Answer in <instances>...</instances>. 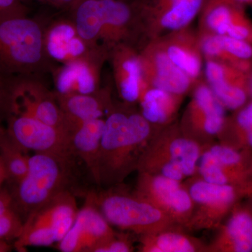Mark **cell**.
Listing matches in <instances>:
<instances>
[{"label": "cell", "mask_w": 252, "mask_h": 252, "mask_svg": "<svg viewBox=\"0 0 252 252\" xmlns=\"http://www.w3.org/2000/svg\"><path fill=\"white\" fill-rule=\"evenodd\" d=\"M131 106L114 104L105 119L94 182L99 187L122 185L137 171L140 158L158 130Z\"/></svg>", "instance_id": "cell-1"}, {"label": "cell", "mask_w": 252, "mask_h": 252, "mask_svg": "<svg viewBox=\"0 0 252 252\" xmlns=\"http://www.w3.org/2000/svg\"><path fill=\"white\" fill-rule=\"evenodd\" d=\"M44 28L28 15L0 18V71L11 77H44L54 63L46 52Z\"/></svg>", "instance_id": "cell-2"}, {"label": "cell", "mask_w": 252, "mask_h": 252, "mask_svg": "<svg viewBox=\"0 0 252 252\" xmlns=\"http://www.w3.org/2000/svg\"><path fill=\"white\" fill-rule=\"evenodd\" d=\"M72 11L81 37L109 51L120 44L135 46L141 37L132 1L81 0Z\"/></svg>", "instance_id": "cell-3"}, {"label": "cell", "mask_w": 252, "mask_h": 252, "mask_svg": "<svg viewBox=\"0 0 252 252\" xmlns=\"http://www.w3.org/2000/svg\"><path fill=\"white\" fill-rule=\"evenodd\" d=\"M74 161L48 153H35L29 158L26 176L16 185L8 186L23 220L59 194L74 191Z\"/></svg>", "instance_id": "cell-4"}, {"label": "cell", "mask_w": 252, "mask_h": 252, "mask_svg": "<svg viewBox=\"0 0 252 252\" xmlns=\"http://www.w3.org/2000/svg\"><path fill=\"white\" fill-rule=\"evenodd\" d=\"M203 149L184 135L175 122L156 131L140 158L137 172L184 182L196 175Z\"/></svg>", "instance_id": "cell-5"}, {"label": "cell", "mask_w": 252, "mask_h": 252, "mask_svg": "<svg viewBox=\"0 0 252 252\" xmlns=\"http://www.w3.org/2000/svg\"><path fill=\"white\" fill-rule=\"evenodd\" d=\"M86 195L112 226L139 236L180 227L157 207L132 192L117 189V186L98 192L89 191Z\"/></svg>", "instance_id": "cell-6"}, {"label": "cell", "mask_w": 252, "mask_h": 252, "mask_svg": "<svg viewBox=\"0 0 252 252\" xmlns=\"http://www.w3.org/2000/svg\"><path fill=\"white\" fill-rule=\"evenodd\" d=\"M79 210L74 191L59 194L26 217L14 248L25 252L30 247L57 245L72 226Z\"/></svg>", "instance_id": "cell-7"}, {"label": "cell", "mask_w": 252, "mask_h": 252, "mask_svg": "<svg viewBox=\"0 0 252 252\" xmlns=\"http://www.w3.org/2000/svg\"><path fill=\"white\" fill-rule=\"evenodd\" d=\"M185 182L193 203L189 231L217 229L235 205L252 195L251 185H223L210 183L198 175Z\"/></svg>", "instance_id": "cell-8"}, {"label": "cell", "mask_w": 252, "mask_h": 252, "mask_svg": "<svg viewBox=\"0 0 252 252\" xmlns=\"http://www.w3.org/2000/svg\"><path fill=\"white\" fill-rule=\"evenodd\" d=\"M207 0H132L146 41L190 26Z\"/></svg>", "instance_id": "cell-9"}, {"label": "cell", "mask_w": 252, "mask_h": 252, "mask_svg": "<svg viewBox=\"0 0 252 252\" xmlns=\"http://www.w3.org/2000/svg\"><path fill=\"white\" fill-rule=\"evenodd\" d=\"M196 175L203 180L223 185H252V151L221 142L204 146Z\"/></svg>", "instance_id": "cell-10"}, {"label": "cell", "mask_w": 252, "mask_h": 252, "mask_svg": "<svg viewBox=\"0 0 252 252\" xmlns=\"http://www.w3.org/2000/svg\"><path fill=\"white\" fill-rule=\"evenodd\" d=\"M226 117V109L205 81L200 79L192 90L191 99L179 126L184 135L204 147L218 137Z\"/></svg>", "instance_id": "cell-11"}, {"label": "cell", "mask_w": 252, "mask_h": 252, "mask_svg": "<svg viewBox=\"0 0 252 252\" xmlns=\"http://www.w3.org/2000/svg\"><path fill=\"white\" fill-rule=\"evenodd\" d=\"M132 193L157 207L186 230L193 215V203L185 182L138 172Z\"/></svg>", "instance_id": "cell-12"}, {"label": "cell", "mask_w": 252, "mask_h": 252, "mask_svg": "<svg viewBox=\"0 0 252 252\" xmlns=\"http://www.w3.org/2000/svg\"><path fill=\"white\" fill-rule=\"evenodd\" d=\"M10 135L26 151L55 154L75 160L71 137L36 118L12 112L4 124Z\"/></svg>", "instance_id": "cell-13"}, {"label": "cell", "mask_w": 252, "mask_h": 252, "mask_svg": "<svg viewBox=\"0 0 252 252\" xmlns=\"http://www.w3.org/2000/svg\"><path fill=\"white\" fill-rule=\"evenodd\" d=\"M12 112L21 113L36 118L70 137L66 130L56 94L45 85L44 77H16Z\"/></svg>", "instance_id": "cell-14"}, {"label": "cell", "mask_w": 252, "mask_h": 252, "mask_svg": "<svg viewBox=\"0 0 252 252\" xmlns=\"http://www.w3.org/2000/svg\"><path fill=\"white\" fill-rule=\"evenodd\" d=\"M139 53L147 85L183 96L193 90L197 82L172 62L158 39L146 41Z\"/></svg>", "instance_id": "cell-15"}, {"label": "cell", "mask_w": 252, "mask_h": 252, "mask_svg": "<svg viewBox=\"0 0 252 252\" xmlns=\"http://www.w3.org/2000/svg\"><path fill=\"white\" fill-rule=\"evenodd\" d=\"M46 52L53 63L61 64L78 60H105L108 49L91 44L81 37L72 19L55 21L45 29Z\"/></svg>", "instance_id": "cell-16"}, {"label": "cell", "mask_w": 252, "mask_h": 252, "mask_svg": "<svg viewBox=\"0 0 252 252\" xmlns=\"http://www.w3.org/2000/svg\"><path fill=\"white\" fill-rule=\"evenodd\" d=\"M117 234L99 209L87 195L84 206L64 238L56 245L61 252H94Z\"/></svg>", "instance_id": "cell-17"}, {"label": "cell", "mask_w": 252, "mask_h": 252, "mask_svg": "<svg viewBox=\"0 0 252 252\" xmlns=\"http://www.w3.org/2000/svg\"><path fill=\"white\" fill-rule=\"evenodd\" d=\"M205 82L226 110L240 109L251 99L248 74L220 61L205 60Z\"/></svg>", "instance_id": "cell-18"}, {"label": "cell", "mask_w": 252, "mask_h": 252, "mask_svg": "<svg viewBox=\"0 0 252 252\" xmlns=\"http://www.w3.org/2000/svg\"><path fill=\"white\" fill-rule=\"evenodd\" d=\"M207 252H252V208L250 198L235 205L217 228Z\"/></svg>", "instance_id": "cell-19"}, {"label": "cell", "mask_w": 252, "mask_h": 252, "mask_svg": "<svg viewBox=\"0 0 252 252\" xmlns=\"http://www.w3.org/2000/svg\"><path fill=\"white\" fill-rule=\"evenodd\" d=\"M56 95L62 111L66 130L70 137L83 124L101 119L114 105L111 91L107 88H101L90 94Z\"/></svg>", "instance_id": "cell-20"}, {"label": "cell", "mask_w": 252, "mask_h": 252, "mask_svg": "<svg viewBox=\"0 0 252 252\" xmlns=\"http://www.w3.org/2000/svg\"><path fill=\"white\" fill-rule=\"evenodd\" d=\"M114 81L124 103L138 102L143 85L140 53L135 46L120 44L109 50Z\"/></svg>", "instance_id": "cell-21"}, {"label": "cell", "mask_w": 252, "mask_h": 252, "mask_svg": "<svg viewBox=\"0 0 252 252\" xmlns=\"http://www.w3.org/2000/svg\"><path fill=\"white\" fill-rule=\"evenodd\" d=\"M105 60H78L53 69L56 94H90L101 89V69Z\"/></svg>", "instance_id": "cell-22"}, {"label": "cell", "mask_w": 252, "mask_h": 252, "mask_svg": "<svg viewBox=\"0 0 252 252\" xmlns=\"http://www.w3.org/2000/svg\"><path fill=\"white\" fill-rule=\"evenodd\" d=\"M172 62L195 82L204 69L198 32L189 27L158 38Z\"/></svg>", "instance_id": "cell-23"}, {"label": "cell", "mask_w": 252, "mask_h": 252, "mask_svg": "<svg viewBox=\"0 0 252 252\" xmlns=\"http://www.w3.org/2000/svg\"><path fill=\"white\" fill-rule=\"evenodd\" d=\"M199 37L204 59L227 63L248 74L251 70V43L220 34H199Z\"/></svg>", "instance_id": "cell-24"}, {"label": "cell", "mask_w": 252, "mask_h": 252, "mask_svg": "<svg viewBox=\"0 0 252 252\" xmlns=\"http://www.w3.org/2000/svg\"><path fill=\"white\" fill-rule=\"evenodd\" d=\"M185 96L172 94L144 83L138 103L140 112L156 128L175 122Z\"/></svg>", "instance_id": "cell-25"}, {"label": "cell", "mask_w": 252, "mask_h": 252, "mask_svg": "<svg viewBox=\"0 0 252 252\" xmlns=\"http://www.w3.org/2000/svg\"><path fill=\"white\" fill-rule=\"evenodd\" d=\"M141 252H207V245L182 227L140 235Z\"/></svg>", "instance_id": "cell-26"}, {"label": "cell", "mask_w": 252, "mask_h": 252, "mask_svg": "<svg viewBox=\"0 0 252 252\" xmlns=\"http://www.w3.org/2000/svg\"><path fill=\"white\" fill-rule=\"evenodd\" d=\"M105 119H97L83 124L71 136L72 152L85 164L94 182L97 178V162Z\"/></svg>", "instance_id": "cell-27"}, {"label": "cell", "mask_w": 252, "mask_h": 252, "mask_svg": "<svg viewBox=\"0 0 252 252\" xmlns=\"http://www.w3.org/2000/svg\"><path fill=\"white\" fill-rule=\"evenodd\" d=\"M217 139L227 145L252 151V99L227 116Z\"/></svg>", "instance_id": "cell-28"}, {"label": "cell", "mask_w": 252, "mask_h": 252, "mask_svg": "<svg viewBox=\"0 0 252 252\" xmlns=\"http://www.w3.org/2000/svg\"><path fill=\"white\" fill-rule=\"evenodd\" d=\"M0 158L7 175L6 184L16 185L27 173L30 157L27 151L10 135L5 125L0 126Z\"/></svg>", "instance_id": "cell-29"}, {"label": "cell", "mask_w": 252, "mask_h": 252, "mask_svg": "<svg viewBox=\"0 0 252 252\" xmlns=\"http://www.w3.org/2000/svg\"><path fill=\"white\" fill-rule=\"evenodd\" d=\"M15 79L0 71V126L4 125L13 111Z\"/></svg>", "instance_id": "cell-30"}, {"label": "cell", "mask_w": 252, "mask_h": 252, "mask_svg": "<svg viewBox=\"0 0 252 252\" xmlns=\"http://www.w3.org/2000/svg\"><path fill=\"white\" fill-rule=\"evenodd\" d=\"M226 35L252 44V21L245 12V7L237 10Z\"/></svg>", "instance_id": "cell-31"}, {"label": "cell", "mask_w": 252, "mask_h": 252, "mask_svg": "<svg viewBox=\"0 0 252 252\" xmlns=\"http://www.w3.org/2000/svg\"><path fill=\"white\" fill-rule=\"evenodd\" d=\"M133 245L128 235L116 234L95 249L94 252H131Z\"/></svg>", "instance_id": "cell-32"}, {"label": "cell", "mask_w": 252, "mask_h": 252, "mask_svg": "<svg viewBox=\"0 0 252 252\" xmlns=\"http://www.w3.org/2000/svg\"><path fill=\"white\" fill-rule=\"evenodd\" d=\"M28 15V9L22 0H0V18Z\"/></svg>", "instance_id": "cell-33"}, {"label": "cell", "mask_w": 252, "mask_h": 252, "mask_svg": "<svg viewBox=\"0 0 252 252\" xmlns=\"http://www.w3.org/2000/svg\"><path fill=\"white\" fill-rule=\"evenodd\" d=\"M13 208L16 207L14 206L11 191L9 187H5L4 186L0 189V217Z\"/></svg>", "instance_id": "cell-34"}, {"label": "cell", "mask_w": 252, "mask_h": 252, "mask_svg": "<svg viewBox=\"0 0 252 252\" xmlns=\"http://www.w3.org/2000/svg\"><path fill=\"white\" fill-rule=\"evenodd\" d=\"M6 180H7V175H6V170H5L2 160L0 158V189L4 187L6 183Z\"/></svg>", "instance_id": "cell-35"}, {"label": "cell", "mask_w": 252, "mask_h": 252, "mask_svg": "<svg viewBox=\"0 0 252 252\" xmlns=\"http://www.w3.org/2000/svg\"><path fill=\"white\" fill-rule=\"evenodd\" d=\"M217 1H225V2L229 3V4L243 6V7H245L247 5H252V0H217Z\"/></svg>", "instance_id": "cell-36"}, {"label": "cell", "mask_w": 252, "mask_h": 252, "mask_svg": "<svg viewBox=\"0 0 252 252\" xmlns=\"http://www.w3.org/2000/svg\"><path fill=\"white\" fill-rule=\"evenodd\" d=\"M11 250L12 248L9 245V242L0 239V252H11Z\"/></svg>", "instance_id": "cell-37"}, {"label": "cell", "mask_w": 252, "mask_h": 252, "mask_svg": "<svg viewBox=\"0 0 252 252\" xmlns=\"http://www.w3.org/2000/svg\"><path fill=\"white\" fill-rule=\"evenodd\" d=\"M248 86L250 91V97L252 99V68L248 74Z\"/></svg>", "instance_id": "cell-38"}, {"label": "cell", "mask_w": 252, "mask_h": 252, "mask_svg": "<svg viewBox=\"0 0 252 252\" xmlns=\"http://www.w3.org/2000/svg\"><path fill=\"white\" fill-rule=\"evenodd\" d=\"M250 203H251L252 208V195L251 197H250Z\"/></svg>", "instance_id": "cell-39"}, {"label": "cell", "mask_w": 252, "mask_h": 252, "mask_svg": "<svg viewBox=\"0 0 252 252\" xmlns=\"http://www.w3.org/2000/svg\"><path fill=\"white\" fill-rule=\"evenodd\" d=\"M23 2H26V1H30V0H22Z\"/></svg>", "instance_id": "cell-40"}]
</instances>
